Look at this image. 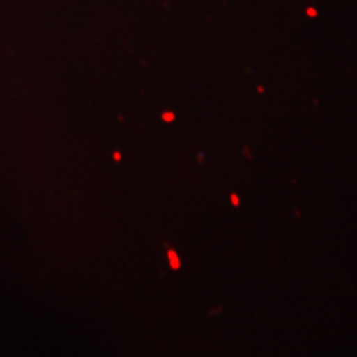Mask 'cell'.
Returning a JSON list of instances; mask_svg holds the SVG:
<instances>
[]
</instances>
